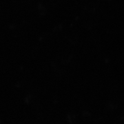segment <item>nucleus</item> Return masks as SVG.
Here are the masks:
<instances>
[]
</instances>
